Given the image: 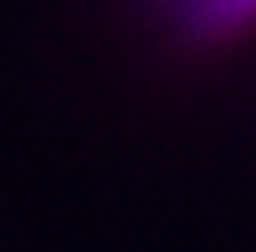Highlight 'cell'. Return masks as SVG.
Returning <instances> with one entry per match:
<instances>
[{
    "instance_id": "6da1fadb",
    "label": "cell",
    "mask_w": 256,
    "mask_h": 252,
    "mask_svg": "<svg viewBox=\"0 0 256 252\" xmlns=\"http://www.w3.org/2000/svg\"><path fill=\"white\" fill-rule=\"evenodd\" d=\"M149 8L194 46H232L256 34V0H149Z\"/></svg>"
}]
</instances>
